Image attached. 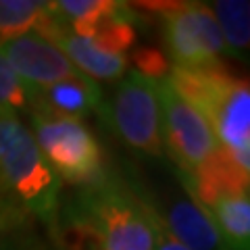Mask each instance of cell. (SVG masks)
<instances>
[{
  "label": "cell",
  "instance_id": "obj_4",
  "mask_svg": "<svg viewBox=\"0 0 250 250\" xmlns=\"http://www.w3.org/2000/svg\"><path fill=\"white\" fill-rule=\"evenodd\" d=\"M29 117L31 136L59 179L88 188L108 173L104 148L83 121L48 113H29Z\"/></svg>",
  "mask_w": 250,
  "mask_h": 250
},
{
  "label": "cell",
  "instance_id": "obj_13",
  "mask_svg": "<svg viewBox=\"0 0 250 250\" xmlns=\"http://www.w3.org/2000/svg\"><path fill=\"white\" fill-rule=\"evenodd\" d=\"M210 11L221 29L225 54L244 59L250 46V4L246 0H219Z\"/></svg>",
  "mask_w": 250,
  "mask_h": 250
},
{
  "label": "cell",
  "instance_id": "obj_8",
  "mask_svg": "<svg viewBox=\"0 0 250 250\" xmlns=\"http://www.w3.org/2000/svg\"><path fill=\"white\" fill-rule=\"evenodd\" d=\"M0 52L27 88H42L57 82L85 77L57 46L36 31L0 46Z\"/></svg>",
  "mask_w": 250,
  "mask_h": 250
},
{
  "label": "cell",
  "instance_id": "obj_12",
  "mask_svg": "<svg viewBox=\"0 0 250 250\" xmlns=\"http://www.w3.org/2000/svg\"><path fill=\"white\" fill-rule=\"evenodd\" d=\"M228 250H250V192H233L207 208Z\"/></svg>",
  "mask_w": 250,
  "mask_h": 250
},
{
  "label": "cell",
  "instance_id": "obj_10",
  "mask_svg": "<svg viewBox=\"0 0 250 250\" xmlns=\"http://www.w3.org/2000/svg\"><path fill=\"white\" fill-rule=\"evenodd\" d=\"M154 210L163 221V225L167 228V231L188 250H221L223 248L221 236H219L213 219L194 200V196L186 188L184 192H171L165 198V202H163V208L154 207Z\"/></svg>",
  "mask_w": 250,
  "mask_h": 250
},
{
  "label": "cell",
  "instance_id": "obj_9",
  "mask_svg": "<svg viewBox=\"0 0 250 250\" xmlns=\"http://www.w3.org/2000/svg\"><path fill=\"white\" fill-rule=\"evenodd\" d=\"M36 34H40L50 44L57 46L71 61V65L75 69H80L85 77H90L94 82L96 80L119 82L127 73V67H129L127 54H113L98 48L94 42L71 34L62 23L52 19L50 13H48V19L36 29Z\"/></svg>",
  "mask_w": 250,
  "mask_h": 250
},
{
  "label": "cell",
  "instance_id": "obj_16",
  "mask_svg": "<svg viewBox=\"0 0 250 250\" xmlns=\"http://www.w3.org/2000/svg\"><path fill=\"white\" fill-rule=\"evenodd\" d=\"M131 62L136 65L134 71L140 75L148 77V80L161 82L169 75V59L165 57V52L159 50L156 46H138L131 54Z\"/></svg>",
  "mask_w": 250,
  "mask_h": 250
},
{
  "label": "cell",
  "instance_id": "obj_7",
  "mask_svg": "<svg viewBox=\"0 0 250 250\" xmlns=\"http://www.w3.org/2000/svg\"><path fill=\"white\" fill-rule=\"evenodd\" d=\"M159 103L165 154L175 161L177 171L192 175L210 154L217 152L219 144L213 129L205 117L173 90L167 77L159 82Z\"/></svg>",
  "mask_w": 250,
  "mask_h": 250
},
{
  "label": "cell",
  "instance_id": "obj_2",
  "mask_svg": "<svg viewBox=\"0 0 250 250\" xmlns=\"http://www.w3.org/2000/svg\"><path fill=\"white\" fill-rule=\"evenodd\" d=\"M167 82L205 117L221 150L250 173V90L225 65L208 69L171 67Z\"/></svg>",
  "mask_w": 250,
  "mask_h": 250
},
{
  "label": "cell",
  "instance_id": "obj_14",
  "mask_svg": "<svg viewBox=\"0 0 250 250\" xmlns=\"http://www.w3.org/2000/svg\"><path fill=\"white\" fill-rule=\"evenodd\" d=\"M48 19V2L0 0V46L36 31Z\"/></svg>",
  "mask_w": 250,
  "mask_h": 250
},
{
  "label": "cell",
  "instance_id": "obj_3",
  "mask_svg": "<svg viewBox=\"0 0 250 250\" xmlns=\"http://www.w3.org/2000/svg\"><path fill=\"white\" fill-rule=\"evenodd\" d=\"M67 210L98 233L103 250H152V229L140 190L119 175L106 173L100 182L80 188Z\"/></svg>",
  "mask_w": 250,
  "mask_h": 250
},
{
  "label": "cell",
  "instance_id": "obj_11",
  "mask_svg": "<svg viewBox=\"0 0 250 250\" xmlns=\"http://www.w3.org/2000/svg\"><path fill=\"white\" fill-rule=\"evenodd\" d=\"M31 113H48L83 119L92 115H104V96L100 85L90 77L65 80L42 88H27Z\"/></svg>",
  "mask_w": 250,
  "mask_h": 250
},
{
  "label": "cell",
  "instance_id": "obj_5",
  "mask_svg": "<svg viewBox=\"0 0 250 250\" xmlns=\"http://www.w3.org/2000/svg\"><path fill=\"white\" fill-rule=\"evenodd\" d=\"M142 11L156 13L163 25L169 61L179 69H208L221 65L223 36L213 11L202 2H136Z\"/></svg>",
  "mask_w": 250,
  "mask_h": 250
},
{
  "label": "cell",
  "instance_id": "obj_6",
  "mask_svg": "<svg viewBox=\"0 0 250 250\" xmlns=\"http://www.w3.org/2000/svg\"><path fill=\"white\" fill-rule=\"evenodd\" d=\"M103 119L117 138L136 152L163 159L161 134V103L159 82L148 80L138 71H127L113 92L108 104L104 103Z\"/></svg>",
  "mask_w": 250,
  "mask_h": 250
},
{
  "label": "cell",
  "instance_id": "obj_15",
  "mask_svg": "<svg viewBox=\"0 0 250 250\" xmlns=\"http://www.w3.org/2000/svg\"><path fill=\"white\" fill-rule=\"evenodd\" d=\"M25 113H31L29 90L0 52V115L19 117Z\"/></svg>",
  "mask_w": 250,
  "mask_h": 250
},
{
  "label": "cell",
  "instance_id": "obj_1",
  "mask_svg": "<svg viewBox=\"0 0 250 250\" xmlns=\"http://www.w3.org/2000/svg\"><path fill=\"white\" fill-rule=\"evenodd\" d=\"M29 213L57 240L61 179L19 117L0 115V213Z\"/></svg>",
  "mask_w": 250,
  "mask_h": 250
},
{
  "label": "cell",
  "instance_id": "obj_17",
  "mask_svg": "<svg viewBox=\"0 0 250 250\" xmlns=\"http://www.w3.org/2000/svg\"><path fill=\"white\" fill-rule=\"evenodd\" d=\"M140 196H142V202H144V210H146V217L148 221H150V229H152V250H188L184 244H179V242L171 236L167 231V228L163 225V221L156 215L154 207L150 205V200H148L146 194L140 192Z\"/></svg>",
  "mask_w": 250,
  "mask_h": 250
},
{
  "label": "cell",
  "instance_id": "obj_18",
  "mask_svg": "<svg viewBox=\"0 0 250 250\" xmlns=\"http://www.w3.org/2000/svg\"><path fill=\"white\" fill-rule=\"evenodd\" d=\"M221 250H228V248H225V246H223V248H221Z\"/></svg>",
  "mask_w": 250,
  "mask_h": 250
}]
</instances>
